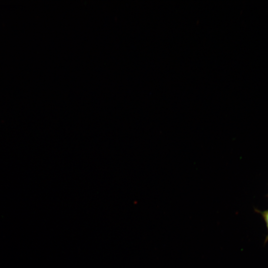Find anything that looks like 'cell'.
I'll use <instances>...</instances> for the list:
<instances>
[{"instance_id": "obj_1", "label": "cell", "mask_w": 268, "mask_h": 268, "mask_svg": "<svg viewBox=\"0 0 268 268\" xmlns=\"http://www.w3.org/2000/svg\"><path fill=\"white\" fill-rule=\"evenodd\" d=\"M255 211L257 213H260L261 215V216H262V217H263V219H264V221L265 222L266 227H267V229L268 232V209H267L266 210H263V211H261V210L256 209ZM268 240V235H267V236L266 237L265 242H267Z\"/></svg>"}, {"instance_id": "obj_2", "label": "cell", "mask_w": 268, "mask_h": 268, "mask_svg": "<svg viewBox=\"0 0 268 268\" xmlns=\"http://www.w3.org/2000/svg\"></svg>"}]
</instances>
